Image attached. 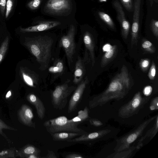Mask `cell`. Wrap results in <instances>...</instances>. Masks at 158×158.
<instances>
[{"instance_id": "obj_1", "label": "cell", "mask_w": 158, "mask_h": 158, "mask_svg": "<svg viewBox=\"0 0 158 158\" xmlns=\"http://www.w3.org/2000/svg\"><path fill=\"white\" fill-rule=\"evenodd\" d=\"M53 41L51 39L43 36L26 38L24 45L43 69H47L51 57Z\"/></svg>"}, {"instance_id": "obj_2", "label": "cell", "mask_w": 158, "mask_h": 158, "mask_svg": "<svg viewBox=\"0 0 158 158\" xmlns=\"http://www.w3.org/2000/svg\"><path fill=\"white\" fill-rule=\"evenodd\" d=\"M78 124L71 122L65 116H59L46 121L44 125L50 134L59 132H77L82 134L87 133L78 127Z\"/></svg>"}, {"instance_id": "obj_3", "label": "cell", "mask_w": 158, "mask_h": 158, "mask_svg": "<svg viewBox=\"0 0 158 158\" xmlns=\"http://www.w3.org/2000/svg\"><path fill=\"white\" fill-rule=\"evenodd\" d=\"M156 115L145 120L131 131L119 137L116 140V144L114 149L115 152H118L129 148L131 145L142 136L148 125L156 118Z\"/></svg>"}, {"instance_id": "obj_4", "label": "cell", "mask_w": 158, "mask_h": 158, "mask_svg": "<svg viewBox=\"0 0 158 158\" xmlns=\"http://www.w3.org/2000/svg\"><path fill=\"white\" fill-rule=\"evenodd\" d=\"M150 97H143L140 92L136 93L132 98L122 106L118 110V114L123 118H127L137 114L148 102Z\"/></svg>"}, {"instance_id": "obj_5", "label": "cell", "mask_w": 158, "mask_h": 158, "mask_svg": "<svg viewBox=\"0 0 158 158\" xmlns=\"http://www.w3.org/2000/svg\"><path fill=\"white\" fill-rule=\"evenodd\" d=\"M119 130L112 127L101 130L93 132L84 134L77 137L69 139L68 142L99 141H104L116 136Z\"/></svg>"}, {"instance_id": "obj_6", "label": "cell", "mask_w": 158, "mask_h": 158, "mask_svg": "<svg viewBox=\"0 0 158 158\" xmlns=\"http://www.w3.org/2000/svg\"><path fill=\"white\" fill-rule=\"evenodd\" d=\"M69 80L64 83L57 85L52 93V102L54 107L62 109L65 106L67 98L75 89L76 87L70 86L68 84Z\"/></svg>"}, {"instance_id": "obj_7", "label": "cell", "mask_w": 158, "mask_h": 158, "mask_svg": "<svg viewBox=\"0 0 158 158\" xmlns=\"http://www.w3.org/2000/svg\"><path fill=\"white\" fill-rule=\"evenodd\" d=\"M75 29L74 26L72 25L70 26L67 34L63 36L59 42V45L64 49L67 58L69 65L73 62V57L75 50V44L74 36Z\"/></svg>"}, {"instance_id": "obj_8", "label": "cell", "mask_w": 158, "mask_h": 158, "mask_svg": "<svg viewBox=\"0 0 158 158\" xmlns=\"http://www.w3.org/2000/svg\"><path fill=\"white\" fill-rule=\"evenodd\" d=\"M141 0H135L134 12L131 27V46L137 45L139 27Z\"/></svg>"}, {"instance_id": "obj_9", "label": "cell", "mask_w": 158, "mask_h": 158, "mask_svg": "<svg viewBox=\"0 0 158 158\" xmlns=\"http://www.w3.org/2000/svg\"><path fill=\"white\" fill-rule=\"evenodd\" d=\"M69 0H49L45 5L47 11L54 14H60L70 9Z\"/></svg>"}, {"instance_id": "obj_10", "label": "cell", "mask_w": 158, "mask_h": 158, "mask_svg": "<svg viewBox=\"0 0 158 158\" xmlns=\"http://www.w3.org/2000/svg\"><path fill=\"white\" fill-rule=\"evenodd\" d=\"M113 5L116 12L117 18L120 24L122 36L123 38L127 39L130 28V23L126 18L124 12L119 2L117 0H115L113 2Z\"/></svg>"}, {"instance_id": "obj_11", "label": "cell", "mask_w": 158, "mask_h": 158, "mask_svg": "<svg viewBox=\"0 0 158 158\" xmlns=\"http://www.w3.org/2000/svg\"><path fill=\"white\" fill-rule=\"evenodd\" d=\"M88 82V78L86 77L84 79L82 80L76 88L69 101L68 107V113H71L76 109Z\"/></svg>"}, {"instance_id": "obj_12", "label": "cell", "mask_w": 158, "mask_h": 158, "mask_svg": "<svg viewBox=\"0 0 158 158\" xmlns=\"http://www.w3.org/2000/svg\"><path fill=\"white\" fill-rule=\"evenodd\" d=\"M59 22L55 21L43 22L38 24L26 28H20V31L23 33L39 32L49 30L59 25Z\"/></svg>"}, {"instance_id": "obj_13", "label": "cell", "mask_w": 158, "mask_h": 158, "mask_svg": "<svg viewBox=\"0 0 158 158\" xmlns=\"http://www.w3.org/2000/svg\"><path fill=\"white\" fill-rule=\"evenodd\" d=\"M19 74L24 82L28 85L35 87L37 84L38 78L37 76L28 69L23 67H20Z\"/></svg>"}, {"instance_id": "obj_14", "label": "cell", "mask_w": 158, "mask_h": 158, "mask_svg": "<svg viewBox=\"0 0 158 158\" xmlns=\"http://www.w3.org/2000/svg\"><path fill=\"white\" fill-rule=\"evenodd\" d=\"M19 116L20 120L25 125L31 127L35 126L32 122L34 114L31 108L26 105H23L19 112Z\"/></svg>"}, {"instance_id": "obj_15", "label": "cell", "mask_w": 158, "mask_h": 158, "mask_svg": "<svg viewBox=\"0 0 158 158\" xmlns=\"http://www.w3.org/2000/svg\"><path fill=\"white\" fill-rule=\"evenodd\" d=\"M27 99L35 106L38 117L41 119H43L44 117L45 109L40 99L33 94H29L27 96Z\"/></svg>"}, {"instance_id": "obj_16", "label": "cell", "mask_w": 158, "mask_h": 158, "mask_svg": "<svg viewBox=\"0 0 158 158\" xmlns=\"http://www.w3.org/2000/svg\"><path fill=\"white\" fill-rule=\"evenodd\" d=\"M83 41L86 50L89 52L93 66L95 62L94 55V43L91 35L89 32H86L83 36Z\"/></svg>"}, {"instance_id": "obj_17", "label": "cell", "mask_w": 158, "mask_h": 158, "mask_svg": "<svg viewBox=\"0 0 158 158\" xmlns=\"http://www.w3.org/2000/svg\"><path fill=\"white\" fill-rule=\"evenodd\" d=\"M75 65L73 81L77 84L82 81L85 73L84 61L80 57H78Z\"/></svg>"}, {"instance_id": "obj_18", "label": "cell", "mask_w": 158, "mask_h": 158, "mask_svg": "<svg viewBox=\"0 0 158 158\" xmlns=\"http://www.w3.org/2000/svg\"><path fill=\"white\" fill-rule=\"evenodd\" d=\"M155 120L153 127L149 130L146 134L142 136L138 140L136 149H139L143 145V142L147 138H150L151 140L156 135L158 131V115L155 119Z\"/></svg>"}, {"instance_id": "obj_19", "label": "cell", "mask_w": 158, "mask_h": 158, "mask_svg": "<svg viewBox=\"0 0 158 158\" xmlns=\"http://www.w3.org/2000/svg\"><path fill=\"white\" fill-rule=\"evenodd\" d=\"M40 151L35 146L31 145H27L19 151H17L15 156L21 158H27L29 155L34 154L39 155Z\"/></svg>"}, {"instance_id": "obj_20", "label": "cell", "mask_w": 158, "mask_h": 158, "mask_svg": "<svg viewBox=\"0 0 158 158\" xmlns=\"http://www.w3.org/2000/svg\"><path fill=\"white\" fill-rule=\"evenodd\" d=\"M64 69L63 61L60 59H57L55 60L53 65L49 68L48 70L54 75L53 78L55 79L63 73Z\"/></svg>"}, {"instance_id": "obj_21", "label": "cell", "mask_w": 158, "mask_h": 158, "mask_svg": "<svg viewBox=\"0 0 158 158\" xmlns=\"http://www.w3.org/2000/svg\"><path fill=\"white\" fill-rule=\"evenodd\" d=\"M51 134L53 140L63 141L72 139L83 134L74 132H62L54 133Z\"/></svg>"}, {"instance_id": "obj_22", "label": "cell", "mask_w": 158, "mask_h": 158, "mask_svg": "<svg viewBox=\"0 0 158 158\" xmlns=\"http://www.w3.org/2000/svg\"><path fill=\"white\" fill-rule=\"evenodd\" d=\"M117 51L116 46H112L108 50L106 51L104 54L101 62V66L102 67L106 65L116 55Z\"/></svg>"}, {"instance_id": "obj_23", "label": "cell", "mask_w": 158, "mask_h": 158, "mask_svg": "<svg viewBox=\"0 0 158 158\" xmlns=\"http://www.w3.org/2000/svg\"><path fill=\"white\" fill-rule=\"evenodd\" d=\"M136 149V146H130L129 148L124 150L110 154L107 158H128L131 155L133 152Z\"/></svg>"}, {"instance_id": "obj_24", "label": "cell", "mask_w": 158, "mask_h": 158, "mask_svg": "<svg viewBox=\"0 0 158 158\" xmlns=\"http://www.w3.org/2000/svg\"><path fill=\"white\" fill-rule=\"evenodd\" d=\"M88 117L89 110L87 107H85L83 110H81L78 112V115L77 116L69 119V121L79 124Z\"/></svg>"}, {"instance_id": "obj_25", "label": "cell", "mask_w": 158, "mask_h": 158, "mask_svg": "<svg viewBox=\"0 0 158 158\" xmlns=\"http://www.w3.org/2000/svg\"><path fill=\"white\" fill-rule=\"evenodd\" d=\"M9 38L7 36L0 47V63L3 60L7 51L9 46Z\"/></svg>"}, {"instance_id": "obj_26", "label": "cell", "mask_w": 158, "mask_h": 158, "mask_svg": "<svg viewBox=\"0 0 158 158\" xmlns=\"http://www.w3.org/2000/svg\"><path fill=\"white\" fill-rule=\"evenodd\" d=\"M98 15L100 18L110 27L114 29L115 26L114 23L110 16L107 14L103 12H99Z\"/></svg>"}, {"instance_id": "obj_27", "label": "cell", "mask_w": 158, "mask_h": 158, "mask_svg": "<svg viewBox=\"0 0 158 158\" xmlns=\"http://www.w3.org/2000/svg\"><path fill=\"white\" fill-rule=\"evenodd\" d=\"M15 152L12 148L4 149L0 152V158H15Z\"/></svg>"}, {"instance_id": "obj_28", "label": "cell", "mask_w": 158, "mask_h": 158, "mask_svg": "<svg viewBox=\"0 0 158 158\" xmlns=\"http://www.w3.org/2000/svg\"><path fill=\"white\" fill-rule=\"evenodd\" d=\"M142 48L146 51L150 53H153L155 50L152 43L150 41L146 40L143 42L142 45Z\"/></svg>"}, {"instance_id": "obj_29", "label": "cell", "mask_w": 158, "mask_h": 158, "mask_svg": "<svg viewBox=\"0 0 158 158\" xmlns=\"http://www.w3.org/2000/svg\"><path fill=\"white\" fill-rule=\"evenodd\" d=\"M150 27L154 35L157 38L158 36V21L152 19L150 23Z\"/></svg>"}, {"instance_id": "obj_30", "label": "cell", "mask_w": 158, "mask_h": 158, "mask_svg": "<svg viewBox=\"0 0 158 158\" xmlns=\"http://www.w3.org/2000/svg\"><path fill=\"white\" fill-rule=\"evenodd\" d=\"M13 0H7L6 3V10L5 17L7 18L12 10L13 6Z\"/></svg>"}, {"instance_id": "obj_31", "label": "cell", "mask_w": 158, "mask_h": 158, "mask_svg": "<svg viewBox=\"0 0 158 158\" xmlns=\"http://www.w3.org/2000/svg\"><path fill=\"white\" fill-rule=\"evenodd\" d=\"M156 73V67L154 62H152L148 75L149 78L152 80L154 79L155 77Z\"/></svg>"}, {"instance_id": "obj_32", "label": "cell", "mask_w": 158, "mask_h": 158, "mask_svg": "<svg viewBox=\"0 0 158 158\" xmlns=\"http://www.w3.org/2000/svg\"><path fill=\"white\" fill-rule=\"evenodd\" d=\"M40 3V0H32L27 4V6L30 9L35 10L38 8Z\"/></svg>"}, {"instance_id": "obj_33", "label": "cell", "mask_w": 158, "mask_h": 158, "mask_svg": "<svg viewBox=\"0 0 158 158\" xmlns=\"http://www.w3.org/2000/svg\"><path fill=\"white\" fill-rule=\"evenodd\" d=\"M3 129L15 130V129L7 125L0 119V134L6 139H7L6 136H5L4 133L2 132V129Z\"/></svg>"}, {"instance_id": "obj_34", "label": "cell", "mask_w": 158, "mask_h": 158, "mask_svg": "<svg viewBox=\"0 0 158 158\" xmlns=\"http://www.w3.org/2000/svg\"><path fill=\"white\" fill-rule=\"evenodd\" d=\"M123 5L127 10L131 11L132 8V0H120Z\"/></svg>"}, {"instance_id": "obj_35", "label": "cell", "mask_w": 158, "mask_h": 158, "mask_svg": "<svg viewBox=\"0 0 158 158\" xmlns=\"http://www.w3.org/2000/svg\"><path fill=\"white\" fill-rule=\"evenodd\" d=\"M150 64V61L148 59H143L140 63L141 68L143 71L146 70L148 68Z\"/></svg>"}, {"instance_id": "obj_36", "label": "cell", "mask_w": 158, "mask_h": 158, "mask_svg": "<svg viewBox=\"0 0 158 158\" xmlns=\"http://www.w3.org/2000/svg\"><path fill=\"white\" fill-rule=\"evenodd\" d=\"M158 98L156 97L152 100L150 106V109L153 110H157L158 109Z\"/></svg>"}, {"instance_id": "obj_37", "label": "cell", "mask_w": 158, "mask_h": 158, "mask_svg": "<svg viewBox=\"0 0 158 158\" xmlns=\"http://www.w3.org/2000/svg\"><path fill=\"white\" fill-rule=\"evenodd\" d=\"M152 90V87L150 85H148L144 88L143 93L145 96H149L151 94Z\"/></svg>"}, {"instance_id": "obj_38", "label": "cell", "mask_w": 158, "mask_h": 158, "mask_svg": "<svg viewBox=\"0 0 158 158\" xmlns=\"http://www.w3.org/2000/svg\"><path fill=\"white\" fill-rule=\"evenodd\" d=\"M6 3V0H0V10L3 16L4 14Z\"/></svg>"}, {"instance_id": "obj_39", "label": "cell", "mask_w": 158, "mask_h": 158, "mask_svg": "<svg viewBox=\"0 0 158 158\" xmlns=\"http://www.w3.org/2000/svg\"><path fill=\"white\" fill-rule=\"evenodd\" d=\"M90 123L96 127L100 126L102 125V123L99 120L96 119H92L89 120Z\"/></svg>"}, {"instance_id": "obj_40", "label": "cell", "mask_w": 158, "mask_h": 158, "mask_svg": "<svg viewBox=\"0 0 158 158\" xmlns=\"http://www.w3.org/2000/svg\"><path fill=\"white\" fill-rule=\"evenodd\" d=\"M66 158H84L81 155L76 153H71L69 154L65 157Z\"/></svg>"}, {"instance_id": "obj_41", "label": "cell", "mask_w": 158, "mask_h": 158, "mask_svg": "<svg viewBox=\"0 0 158 158\" xmlns=\"http://www.w3.org/2000/svg\"><path fill=\"white\" fill-rule=\"evenodd\" d=\"M48 153L46 156L45 157H43L47 158H56L57 157L55 153L52 151L48 150Z\"/></svg>"}, {"instance_id": "obj_42", "label": "cell", "mask_w": 158, "mask_h": 158, "mask_svg": "<svg viewBox=\"0 0 158 158\" xmlns=\"http://www.w3.org/2000/svg\"><path fill=\"white\" fill-rule=\"evenodd\" d=\"M111 46V45L109 44H106L103 47V50L104 51H106L109 49Z\"/></svg>"}, {"instance_id": "obj_43", "label": "cell", "mask_w": 158, "mask_h": 158, "mask_svg": "<svg viewBox=\"0 0 158 158\" xmlns=\"http://www.w3.org/2000/svg\"><path fill=\"white\" fill-rule=\"evenodd\" d=\"M39 156L34 154H31L28 156L27 158H39L40 157Z\"/></svg>"}, {"instance_id": "obj_44", "label": "cell", "mask_w": 158, "mask_h": 158, "mask_svg": "<svg viewBox=\"0 0 158 158\" xmlns=\"http://www.w3.org/2000/svg\"><path fill=\"white\" fill-rule=\"evenodd\" d=\"M11 92L10 91H9L7 93V94L6 95V98H8L11 95Z\"/></svg>"}, {"instance_id": "obj_45", "label": "cell", "mask_w": 158, "mask_h": 158, "mask_svg": "<svg viewBox=\"0 0 158 158\" xmlns=\"http://www.w3.org/2000/svg\"><path fill=\"white\" fill-rule=\"evenodd\" d=\"M154 0H149L151 7L152 6Z\"/></svg>"}, {"instance_id": "obj_46", "label": "cell", "mask_w": 158, "mask_h": 158, "mask_svg": "<svg viewBox=\"0 0 158 158\" xmlns=\"http://www.w3.org/2000/svg\"><path fill=\"white\" fill-rule=\"evenodd\" d=\"M99 2H106L107 0H98Z\"/></svg>"}]
</instances>
